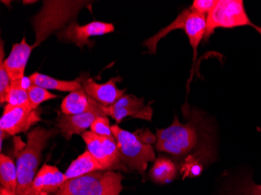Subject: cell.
I'll return each mask as SVG.
<instances>
[{
  "label": "cell",
  "instance_id": "cell-1",
  "mask_svg": "<svg viewBox=\"0 0 261 195\" xmlns=\"http://www.w3.org/2000/svg\"><path fill=\"white\" fill-rule=\"evenodd\" d=\"M203 120L200 114H193L187 124L180 123L174 116L172 124L167 128L156 129V149L176 158L188 156L199 151L212 150L205 142V135L201 129Z\"/></svg>",
  "mask_w": 261,
  "mask_h": 195
},
{
  "label": "cell",
  "instance_id": "cell-2",
  "mask_svg": "<svg viewBox=\"0 0 261 195\" xmlns=\"http://www.w3.org/2000/svg\"><path fill=\"white\" fill-rule=\"evenodd\" d=\"M57 133V129L47 130L42 127H35L28 133L27 143L16 152L18 180L17 195H24L29 190L39 172L42 152Z\"/></svg>",
  "mask_w": 261,
  "mask_h": 195
},
{
  "label": "cell",
  "instance_id": "cell-3",
  "mask_svg": "<svg viewBox=\"0 0 261 195\" xmlns=\"http://www.w3.org/2000/svg\"><path fill=\"white\" fill-rule=\"evenodd\" d=\"M111 130L123 164L144 175L148 163L156 160V155L151 144L156 142V137L150 130H146L142 133H130L123 130L117 124L111 126Z\"/></svg>",
  "mask_w": 261,
  "mask_h": 195
},
{
  "label": "cell",
  "instance_id": "cell-4",
  "mask_svg": "<svg viewBox=\"0 0 261 195\" xmlns=\"http://www.w3.org/2000/svg\"><path fill=\"white\" fill-rule=\"evenodd\" d=\"M43 7L33 20L35 31V43L39 46L55 31L62 29L66 23L77 16L86 1H44Z\"/></svg>",
  "mask_w": 261,
  "mask_h": 195
},
{
  "label": "cell",
  "instance_id": "cell-5",
  "mask_svg": "<svg viewBox=\"0 0 261 195\" xmlns=\"http://www.w3.org/2000/svg\"><path fill=\"white\" fill-rule=\"evenodd\" d=\"M123 179L121 173L99 170L67 180L54 195H121Z\"/></svg>",
  "mask_w": 261,
  "mask_h": 195
},
{
  "label": "cell",
  "instance_id": "cell-6",
  "mask_svg": "<svg viewBox=\"0 0 261 195\" xmlns=\"http://www.w3.org/2000/svg\"><path fill=\"white\" fill-rule=\"evenodd\" d=\"M251 26L261 35V27L255 25L245 10L242 0H218L216 5L206 17V31L203 41H207L218 27L233 29Z\"/></svg>",
  "mask_w": 261,
  "mask_h": 195
},
{
  "label": "cell",
  "instance_id": "cell-7",
  "mask_svg": "<svg viewBox=\"0 0 261 195\" xmlns=\"http://www.w3.org/2000/svg\"><path fill=\"white\" fill-rule=\"evenodd\" d=\"M87 150L99 161L105 170H124L127 168L123 164L115 138L98 135L92 131L82 134Z\"/></svg>",
  "mask_w": 261,
  "mask_h": 195
},
{
  "label": "cell",
  "instance_id": "cell-8",
  "mask_svg": "<svg viewBox=\"0 0 261 195\" xmlns=\"http://www.w3.org/2000/svg\"><path fill=\"white\" fill-rule=\"evenodd\" d=\"M40 114L39 108L34 109L32 107L7 104L0 120V130L7 136L17 135L28 131L41 121Z\"/></svg>",
  "mask_w": 261,
  "mask_h": 195
},
{
  "label": "cell",
  "instance_id": "cell-9",
  "mask_svg": "<svg viewBox=\"0 0 261 195\" xmlns=\"http://www.w3.org/2000/svg\"><path fill=\"white\" fill-rule=\"evenodd\" d=\"M114 32L113 23L105 22L93 21L86 24L79 25L77 21L72 20L67 27L57 33L59 40L67 43H74L80 48L84 45H92L89 38L99 36Z\"/></svg>",
  "mask_w": 261,
  "mask_h": 195
},
{
  "label": "cell",
  "instance_id": "cell-10",
  "mask_svg": "<svg viewBox=\"0 0 261 195\" xmlns=\"http://www.w3.org/2000/svg\"><path fill=\"white\" fill-rule=\"evenodd\" d=\"M104 115L112 117L119 124L127 117L151 120L152 108L145 106L144 99L133 95H124L111 106H103Z\"/></svg>",
  "mask_w": 261,
  "mask_h": 195
},
{
  "label": "cell",
  "instance_id": "cell-11",
  "mask_svg": "<svg viewBox=\"0 0 261 195\" xmlns=\"http://www.w3.org/2000/svg\"><path fill=\"white\" fill-rule=\"evenodd\" d=\"M81 80L82 88L86 94L104 106L114 105L125 92V89H119L116 85L117 82L121 81V77H120L110 79L103 83H97L90 77H81Z\"/></svg>",
  "mask_w": 261,
  "mask_h": 195
},
{
  "label": "cell",
  "instance_id": "cell-12",
  "mask_svg": "<svg viewBox=\"0 0 261 195\" xmlns=\"http://www.w3.org/2000/svg\"><path fill=\"white\" fill-rule=\"evenodd\" d=\"M65 181L64 174L57 167L44 164L24 195H54Z\"/></svg>",
  "mask_w": 261,
  "mask_h": 195
},
{
  "label": "cell",
  "instance_id": "cell-13",
  "mask_svg": "<svg viewBox=\"0 0 261 195\" xmlns=\"http://www.w3.org/2000/svg\"><path fill=\"white\" fill-rule=\"evenodd\" d=\"M103 106L89 96L82 88L70 92L66 97L61 103V110L62 114L68 115L93 113L99 116H105Z\"/></svg>",
  "mask_w": 261,
  "mask_h": 195
},
{
  "label": "cell",
  "instance_id": "cell-14",
  "mask_svg": "<svg viewBox=\"0 0 261 195\" xmlns=\"http://www.w3.org/2000/svg\"><path fill=\"white\" fill-rule=\"evenodd\" d=\"M33 46L29 45L25 38L20 43H16L12 47L11 52L6 60L4 67L11 81L24 78V71Z\"/></svg>",
  "mask_w": 261,
  "mask_h": 195
},
{
  "label": "cell",
  "instance_id": "cell-15",
  "mask_svg": "<svg viewBox=\"0 0 261 195\" xmlns=\"http://www.w3.org/2000/svg\"><path fill=\"white\" fill-rule=\"evenodd\" d=\"M99 115L93 113L68 115L61 114L57 118V129L63 137L70 141L74 134H81L90 128L94 120Z\"/></svg>",
  "mask_w": 261,
  "mask_h": 195
},
{
  "label": "cell",
  "instance_id": "cell-16",
  "mask_svg": "<svg viewBox=\"0 0 261 195\" xmlns=\"http://www.w3.org/2000/svg\"><path fill=\"white\" fill-rule=\"evenodd\" d=\"M206 16L196 13L193 10L185 23L184 30L188 39H189V42H190V45L193 48V53H194L192 76H193L195 64H196L197 48L201 40L204 37L205 31H206Z\"/></svg>",
  "mask_w": 261,
  "mask_h": 195
},
{
  "label": "cell",
  "instance_id": "cell-17",
  "mask_svg": "<svg viewBox=\"0 0 261 195\" xmlns=\"http://www.w3.org/2000/svg\"><path fill=\"white\" fill-rule=\"evenodd\" d=\"M29 79L32 85H38L47 90L72 92L82 89L81 77L74 80H58V79L54 78V77L36 72L29 76Z\"/></svg>",
  "mask_w": 261,
  "mask_h": 195
},
{
  "label": "cell",
  "instance_id": "cell-18",
  "mask_svg": "<svg viewBox=\"0 0 261 195\" xmlns=\"http://www.w3.org/2000/svg\"><path fill=\"white\" fill-rule=\"evenodd\" d=\"M99 170H105L99 161L89 151L86 150L70 163L64 176L67 181L70 179L77 178Z\"/></svg>",
  "mask_w": 261,
  "mask_h": 195
},
{
  "label": "cell",
  "instance_id": "cell-19",
  "mask_svg": "<svg viewBox=\"0 0 261 195\" xmlns=\"http://www.w3.org/2000/svg\"><path fill=\"white\" fill-rule=\"evenodd\" d=\"M212 150H203L186 156L179 167L182 178L200 176L204 169L203 163L212 158Z\"/></svg>",
  "mask_w": 261,
  "mask_h": 195
},
{
  "label": "cell",
  "instance_id": "cell-20",
  "mask_svg": "<svg viewBox=\"0 0 261 195\" xmlns=\"http://www.w3.org/2000/svg\"><path fill=\"white\" fill-rule=\"evenodd\" d=\"M177 167L170 158L159 157L156 158L149 171V177L156 184H169L177 177Z\"/></svg>",
  "mask_w": 261,
  "mask_h": 195
},
{
  "label": "cell",
  "instance_id": "cell-21",
  "mask_svg": "<svg viewBox=\"0 0 261 195\" xmlns=\"http://www.w3.org/2000/svg\"><path fill=\"white\" fill-rule=\"evenodd\" d=\"M0 183L1 187L17 195V165L10 157L3 153L0 156Z\"/></svg>",
  "mask_w": 261,
  "mask_h": 195
},
{
  "label": "cell",
  "instance_id": "cell-22",
  "mask_svg": "<svg viewBox=\"0 0 261 195\" xmlns=\"http://www.w3.org/2000/svg\"><path fill=\"white\" fill-rule=\"evenodd\" d=\"M192 11H193V9H192L191 7L183 10L181 14L177 16L175 20L172 22L168 27H165V29L161 30L158 35H154L152 38L148 39L145 42V45L149 48V52L150 53H156V45H158V42L161 40V38L164 37L166 35H168L170 32L175 30V29H184L185 23H186V20H187L188 17L191 14Z\"/></svg>",
  "mask_w": 261,
  "mask_h": 195
},
{
  "label": "cell",
  "instance_id": "cell-23",
  "mask_svg": "<svg viewBox=\"0 0 261 195\" xmlns=\"http://www.w3.org/2000/svg\"><path fill=\"white\" fill-rule=\"evenodd\" d=\"M23 79L11 81L4 102L17 106L32 107L29 102L27 88L23 86Z\"/></svg>",
  "mask_w": 261,
  "mask_h": 195
},
{
  "label": "cell",
  "instance_id": "cell-24",
  "mask_svg": "<svg viewBox=\"0 0 261 195\" xmlns=\"http://www.w3.org/2000/svg\"><path fill=\"white\" fill-rule=\"evenodd\" d=\"M28 93L31 106L34 109H37L39 105L46 101L58 98L57 95L51 93L49 90L32 83L28 88Z\"/></svg>",
  "mask_w": 261,
  "mask_h": 195
},
{
  "label": "cell",
  "instance_id": "cell-25",
  "mask_svg": "<svg viewBox=\"0 0 261 195\" xmlns=\"http://www.w3.org/2000/svg\"><path fill=\"white\" fill-rule=\"evenodd\" d=\"M4 41L1 40V54H0V103H4L6 95L10 89L11 80L4 67Z\"/></svg>",
  "mask_w": 261,
  "mask_h": 195
},
{
  "label": "cell",
  "instance_id": "cell-26",
  "mask_svg": "<svg viewBox=\"0 0 261 195\" xmlns=\"http://www.w3.org/2000/svg\"><path fill=\"white\" fill-rule=\"evenodd\" d=\"M90 129L91 131L98 135L114 138L110 124V120L107 116H99L96 117L91 125Z\"/></svg>",
  "mask_w": 261,
  "mask_h": 195
},
{
  "label": "cell",
  "instance_id": "cell-27",
  "mask_svg": "<svg viewBox=\"0 0 261 195\" xmlns=\"http://www.w3.org/2000/svg\"><path fill=\"white\" fill-rule=\"evenodd\" d=\"M232 195H261V184L246 180L232 190Z\"/></svg>",
  "mask_w": 261,
  "mask_h": 195
},
{
  "label": "cell",
  "instance_id": "cell-28",
  "mask_svg": "<svg viewBox=\"0 0 261 195\" xmlns=\"http://www.w3.org/2000/svg\"><path fill=\"white\" fill-rule=\"evenodd\" d=\"M218 0H195L191 7L193 11L206 16L216 5Z\"/></svg>",
  "mask_w": 261,
  "mask_h": 195
},
{
  "label": "cell",
  "instance_id": "cell-29",
  "mask_svg": "<svg viewBox=\"0 0 261 195\" xmlns=\"http://www.w3.org/2000/svg\"><path fill=\"white\" fill-rule=\"evenodd\" d=\"M0 195H17L14 194V193H12L11 192L8 191V190H6V189L3 188L1 187L0 188Z\"/></svg>",
  "mask_w": 261,
  "mask_h": 195
},
{
  "label": "cell",
  "instance_id": "cell-30",
  "mask_svg": "<svg viewBox=\"0 0 261 195\" xmlns=\"http://www.w3.org/2000/svg\"><path fill=\"white\" fill-rule=\"evenodd\" d=\"M32 3H35V1H34V2H32V1H23V4H32Z\"/></svg>",
  "mask_w": 261,
  "mask_h": 195
}]
</instances>
